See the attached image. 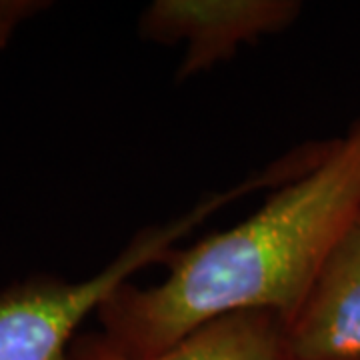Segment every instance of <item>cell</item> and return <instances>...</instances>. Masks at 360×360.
I'll return each mask as SVG.
<instances>
[{"mask_svg":"<svg viewBox=\"0 0 360 360\" xmlns=\"http://www.w3.org/2000/svg\"><path fill=\"white\" fill-rule=\"evenodd\" d=\"M360 214V116L321 162L274 188L257 212L162 262L153 286L124 283L98 309L104 340L130 359L153 356L198 326L243 310L290 321Z\"/></svg>","mask_w":360,"mask_h":360,"instance_id":"cell-1","label":"cell"},{"mask_svg":"<svg viewBox=\"0 0 360 360\" xmlns=\"http://www.w3.org/2000/svg\"><path fill=\"white\" fill-rule=\"evenodd\" d=\"M283 168L270 165L231 191L210 194L193 210L142 229L101 272L80 283L30 278L0 290V360H72L78 326L124 283L155 262H165L182 236L212 212L262 186H278Z\"/></svg>","mask_w":360,"mask_h":360,"instance_id":"cell-2","label":"cell"},{"mask_svg":"<svg viewBox=\"0 0 360 360\" xmlns=\"http://www.w3.org/2000/svg\"><path fill=\"white\" fill-rule=\"evenodd\" d=\"M300 13L296 0H155L142 11L139 32L155 44H182L176 80H186L290 28Z\"/></svg>","mask_w":360,"mask_h":360,"instance_id":"cell-3","label":"cell"},{"mask_svg":"<svg viewBox=\"0 0 360 360\" xmlns=\"http://www.w3.org/2000/svg\"><path fill=\"white\" fill-rule=\"evenodd\" d=\"M284 326L296 360H360V214L330 248Z\"/></svg>","mask_w":360,"mask_h":360,"instance_id":"cell-4","label":"cell"},{"mask_svg":"<svg viewBox=\"0 0 360 360\" xmlns=\"http://www.w3.org/2000/svg\"><path fill=\"white\" fill-rule=\"evenodd\" d=\"M72 360H296L284 321L269 310H243L198 326L167 350L130 359L101 335H84L72 345Z\"/></svg>","mask_w":360,"mask_h":360,"instance_id":"cell-5","label":"cell"},{"mask_svg":"<svg viewBox=\"0 0 360 360\" xmlns=\"http://www.w3.org/2000/svg\"><path fill=\"white\" fill-rule=\"evenodd\" d=\"M51 4L40 0H0V49L8 44L16 28Z\"/></svg>","mask_w":360,"mask_h":360,"instance_id":"cell-6","label":"cell"}]
</instances>
